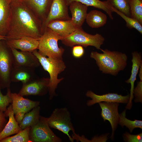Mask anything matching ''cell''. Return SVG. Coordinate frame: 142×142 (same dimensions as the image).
Returning <instances> with one entry per match:
<instances>
[{"instance_id": "cell-1", "label": "cell", "mask_w": 142, "mask_h": 142, "mask_svg": "<svg viewBox=\"0 0 142 142\" xmlns=\"http://www.w3.org/2000/svg\"><path fill=\"white\" fill-rule=\"evenodd\" d=\"M11 9L6 40L25 37L38 40L43 34L42 23L33 11L19 0L12 2Z\"/></svg>"}, {"instance_id": "cell-2", "label": "cell", "mask_w": 142, "mask_h": 142, "mask_svg": "<svg viewBox=\"0 0 142 142\" xmlns=\"http://www.w3.org/2000/svg\"><path fill=\"white\" fill-rule=\"evenodd\" d=\"M101 50L102 53L92 52L90 56L95 60L99 70L103 73L115 76L125 69L127 64L126 54L107 49Z\"/></svg>"}, {"instance_id": "cell-3", "label": "cell", "mask_w": 142, "mask_h": 142, "mask_svg": "<svg viewBox=\"0 0 142 142\" xmlns=\"http://www.w3.org/2000/svg\"><path fill=\"white\" fill-rule=\"evenodd\" d=\"M32 53L37 58L43 69L49 74L48 92L49 99H52L54 97L56 96L55 90L58 84L63 79V78L58 79V75L65 70L66 66L63 58L44 56L37 49L34 50Z\"/></svg>"}, {"instance_id": "cell-4", "label": "cell", "mask_w": 142, "mask_h": 142, "mask_svg": "<svg viewBox=\"0 0 142 142\" xmlns=\"http://www.w3.org/2000/svg\"><path fill=\"white\" fill-rule=\"evenodd\" d=\"M63 38L49 28L47 27L39 39L38 49L42 55L53 58H62L64 49L59 47L58 42Z\"/></svg>"}, {"instance_id": "cell-5", "label": "cell", "mask_w": 142, "mask_h": 142, "mask_svg": "<svg viewBox=\"0 0 142 142\" xmlns=\"http://www.w3.org/2000/svg\"><path fill=\"white\" fill-rule=\"evenodd\" d=\"M61 40L62 44L67 46L73 47L78 45L86 47L90 46L101 50L100 47L103 44L105 38L99 34L94 35L88 34L82 27L77 29L72 34Z\"/></svg>"}, {"instance_id": "cell-6", "label": "cell", "mask_w": 142, "mask_h": 142, "mask_svg": "<svg viewBox=\"0 0 142 142\" xmlns=\"http://www.w3.org/2000/svg\"><path fill=\"white\" fill-rule=\"evenodd\" d=\"M47 122L50 128L61 131L67 136L70 141H74L69 133L71 131L73 133H74L75 130L70 113L67 108L55 109L50 117L47 118Z\"/></svg>"}, {"instance_id": "cell-7", "label": "cell", "mask_w": 142, "mask_h": 142, "mask_svg": "<svg viewBox=\"0 0 142 142\" xmlns=\"http://www.w3.org/2000/svg\"><path fill=\"white\" fill-rule=\"evenodd\" d=\"M13 66V57L10 48L6 41H0V87L9 88Z\"/></svg>"}, {"instance_id": "cell-8", "label": "cell", "mask_w": 142, "mask_h": 142, "mask_svg": "<svg viewBox=\"0 0 142 142\" xmlns=\"http://www.w3.org/2000/svg\"><path fill=\"white\" fill-rule=\"evenodd\" d=\"M29 138L31 142H61L62 139L51 130L47 122V118L40 116L39 121L31 127Z\"/></svg>"}, {"instance_id": "cell-9", "label": "cell", "mask_w": 142, "mask_h": 142, "mask_svg": "<svg viewBox=\"0 0 142 142\" xmlns=\"http://www.w3.org/2000/svg\"><path fill=\"white\" fill-rule=\"evenodd\" d=\"M49 78H35L22 84L18 93L23 97L30 95L42 96L49 91Z\"/></svg>"}, {"instance_id": "cell-10", "label": "cell", "mask_w": 142, "mask_h": 142, "mask_svg": "<svg viewBox=\"0 0 142 142\" xmlns=\"http://www.w3.org/2000/svg\"><path fill=\"white\" fill-rule=\"evenodd\" d=\"M68 6L67 0H52L49 13L42 23L43 33L47 24L51 21L71 19L68 14Z\"/></svg>"}, {"instance_id": "cell-11", "label": "cell", "mask_w": 142, "mask_h": 142, "mask_svg": "<svg viewBox=\"0 0 142 142\" xmlns=\"http://www.w3.org/2000/svg\"><path fill=\"white\" fill-rule=\"evenodd\" d=\"M99 104L102 110L101 117L104 121H108L111 125L112 133L110 138L112 139L119 122V114L118 109L119 103L103 102L99 103Z\"/></svg>"}, {"instance_id": "cell-12", "label": "cell", "mask_w": 142, "mask_h": 142, "mask_svg": "<svg viewBox=\"0 0 142 142\" xmlns=\"http://www.w3.org/2000/svg\"><path fill=\"white\" fill-rule=\"evenodd\" d=\"M10 48L13 56V66H24L36 68L40 65V64L38 58L32 52L19 51L14 48Z\"/></svg>"}, {"instance_id": "cell-13", "label": "cell", "mask_w": 142, "mask_h": 142, "mask_svg": "<svg viewBox=\"0 0 142 142\" xmlns=\"http://www.w3.org/2000/svg\"><path fill=\"white\" fill-rule=\"evenodd\" d=\"M86 95L92 99L87 102V104L88 106L103 102L127 103L130 97L129 94L123 96L115 93H109L101 95H98L91 90L88 91Z\"/></svg>"}, {"instance_id": "cell-14", "label": "cell", "mask_w": 142, "mask_h": 142, "mask_svg": "<svg viewBox=\"0 0 142 142\" xmlns=\"http://www.w3.org/2000/svg\"><path fill=\"white\" fill-rule=\"evenodd\" d=\"M36 15L42 23L49 12L52 0H19Z\"/></svg>"}, {"instance_id": "cell-15", "label": "cell", "mask_w": 142, "mask_h": 142, "mask_svg": "<svg viewBox=\"0 0 142 142\" xmlns=\"http://www.w3.org/2000/svg\"><path fill=\"white\" fill-rule=\"evenodd\" d=\"M12 105L14 114L20 111L27 113L34 107L39 106L40 102L24 98L18 94L11 93Z\"/></svg>"}, {"instance_id": "cell-16", "label": "cell", "mask_w": 142, "mask_h": 142, "mask_svg": "<svg viewBox=\"0 0 142 142\" xmlns=\"http://www.w3.org/2000/svg\"><path fill=\"white\" fill-rule=\"evenodd\" d=\"M5 41L9 47L19 49L23 52H32L34 50L38 49L39 45L38 40L28 37Z\"/></svg>"}, {"instance_id": "cell-17", "label": "cell", "mask_w": 142, "mask_h": 142, "mask_svg": "<svg viewBox=\"0 0 142 142\" xmlns=\"http://www.w3.org/2000/svg\"><path fill=\"white\" fill-rule=\"evenodd\" d=\"M69 6L73 24L77 29L82 28L87 16L88 6L77 1L72 2Z\"/></svg>"}, {"instance_id": "cell-18", "label": "cell", "mask_w": 142, "mask_h": 142, "mask_svg": "<svg viewBox=\"0 0 142 142\" xmlns=\"http://www.w3.org/2000/svg\"><path fill=\"white\" fill-rule=\"evenodd\" d=\"M132 69L131 74L130 78L126 81V83H130V97L126 108L130 109L132 105V100L134 98L133 90L134 89V83L136 80L137 74L139 72L140 66L142 63L141 54V53L135 51L132 53Z\"/></svg>"}, {"instance_id": "cell-19", "label": "cell", "mask_w": 142, "mask_h": 142, "mask_svg": "<svg viewBox=\"0 0 142 142\" xmlns=\"http://www.w3.org/2000/svg\"><path fill=\"white\" fill-rule=\"evenodd\" d=\"M47 27L51 29L63 38L72 34L77 29L71 19L52 20L48 23Z\"/></svg>"}, {"instance_id": "cell-20", "label": "cell", "mask_w": 142, "mask_h": 142, "mask_svg": "<svg viewBox=\"0 0 142 142\" xmlns=\"http://www.w3.org/2000/svg\"><path fill=\"white\" fill-rule=\"evenodd\" d=\"M35 68L13 66L11 75V82H21L25 84L33 79L35 77Z\"/></svg>"}, {"instance_id": "cell-21", "label": "cell", "mask_w": 142, "mask_h": 142, "mask_svg": "<svg viewBox=\"0 0 142 142\" xmlns=\"http://www.w3.org/2000/svg\"><path fill=\"white\" fill-rule=\"evenodd\" d=\"M4 113L6 116L8 117L9 120L0 133V141L10 135L16 134L22 130L16 120L12 104L7 108Z\"/></svg>"}, {"instance_id": "cell-22", "label": "cell", "mask_w": 142, "mask_h": 142, "mask_svg": "<svg viewBox=\"0 0 142 142\" xmlns=\"http://www.w3.org/2000/svg\"><path fill=\"white\" fill-rule=\"evenodd\" d=\"M11 0H0V34L6 36L11 14Z\"/></svg>"}, {"instance_id": "cell-23", "label": "cell", "mask_w": 142, "mask_h": 142, "mask_svg": "<svg viewBox=\"0 0 142 142\" xmlns=\"http://www.w3.org/2000/svg\"><path fill=\"white\" fill-rule=\"evenodd\" d=\"M85 20L88 25L93 28H98L104 26L106 23V15L97 10H92L87 13Z\"/></svg>"}, {"instance_id": "cell-24", "label": "cell", "mask_w": 142, "mask_h": 142, "mask_svg": "<svg viewBox=\"0 0 142 142\" xmlns=\"http://www.w3.org/2000/svg\"><path fill=\"white\" fill-rule=\"evenodd\" d=\"M40 108L38 106L26 113L21 123L19 124L22 130L31 127L39 121L40 115Z\"/></svg>"}, {"instance_id": "cell-25", "label": "cell", "mask_w": 142, "mask_h": 142, "mask_svg": "<svg viewBox=\"0 0 142 142\" xmlns=\"http://www.w3.org/2000/svg\"><path fill=\"white\" fill-rule=\"evenodd\" d=\"M67 1L69 6L72 2L77 1L88 6H91L101 9L106 13L111 19H113L112 15L113 12L111 7L108 4L106 1H103L100 0H67Z\"/></svg>"}, {"instance_id": "cell-26", "label": "cell", "mask_w": 142, "mask_h": 142, "mask_svg": "<svg viewBox=\"0 0 142 142\" xmlns=\"http://www.w3.org/2000/svg\"><path fill=\"white\" fill-rule=\"evenodd\" d=\"M131 17L142 25V0H130Z\"/></svg>"}, {"instance_id": "cell-27", "label": "cell", "mask_w": 142, "mask_h": 142, "mask_svg": "<svg viewBox=\"0 0 142 142\" xmlns=\"http://www.w3.org/2000/svg\"><path fill=\"white\" fill-rule=\"evenodd\" d=\"M118 124L122 127L125 126L129 129L130 133H131L135 128L142 129V121L137 120L133 121L126 118V110L119 114Z\"/></svg>"}, {"instance_id": "cell-28", "label": "cell", "mask_w": 142, "mask_h": 142, "mask_svg": "<svg viewBox=\"0 0 142 142\" xmlns=\"http://www.w3.org/2000/svg\"><path fill=\"white\" fill-rule=\"evenodd\" d=\"M108 4L113 7L126 16L131 17L130 0H107Z\"/></svg>"}, {"instance_id": "cell-29", "label": "cell", "mask_w": 142, "mask_h": 142, "mask_svg": "<svg viewBox=\"0 0 142 142\" xmlns=\"http://www.w3.org/2000/svg\"><path fill=\"white\" fill-rule=\"evenodd\" d=\"M31 127L22 130L13 136L8 137L0 141V142H31L29 138Z\"/></svg>"}, {"instance_id": "cell-30", "label": "cell", "mask_w": 142, "mask_h": 142, "mask_svg": "<svg viewBox=\"0 0 142 142\" xmlns=\"http://www.w3.org/2000/svg\"><path fill=\"white\" fill-rule=\"evenodd\" d=\"M113 12L116 13L121 17L125 21L126 26L130 28H135L141 34H142V26L137 21L131 17H129L115 9L111 7Z\"/></svg>"}, {"instance_id": "cell-31", "label": "cell", "mask_w": 142, "mask_h": 142, "mask_svg": "<svg viewBox=\"0 0 142 142\" xmlns=\"http://www.w3.org/2000/svg\"><path fill=\"white\" fill-rule=\"evenodd\" d=\"M0 87V109L4 112L7 109V106L9 104L12 103L11 92L10 88H8L7 92L6 95L2 93Z\"/></svg>"}, {"instance_id": "cell-32", "label": "cell", "mask_w": 142, "mask_h": 142, "mask_svg": "<svg viewBox=\"0 0 142 142\" xmlns=\"http://www.w3.org/2000/svg\"><path fill=\"white\" fill-rule=\"evenodd\" d=\"M124 141L127 142H141L142 133L136 135H131L128 132L124 134L123 135Z\"/></svg>"}, {"instance_id": "cell-33", "label": "cell", "mask_w": 142, "mask_h": 142, "mask_svg": "<svg viewBox=\"0 0 142 142\" xmlns=\"http://www.w3.org/2000/svg\"><path fill=\"white\" fill-rule=\"evenodd\" d=\"M135 97L134 101L136 102H142V81L137 82L136 87L133 90V94Z\"/></svg>"}, {"instance_id": "cell-34", "label": "cell", "mask_w": 142, "mask_h": 142, "mask_svg": "<svg viewBox=\"0 0 142 142\" xmlns=\"http://www.w3.org/2000/svg\"><path fill=\"white\" fill-rule=\"evenodd\" d=\"M84 53V50L83 47L80 45H74L73 47L72 54L73 57L79 58L82 57Z\"/></svg>"}, {"instance_id": "cell-35", "label": "cell", "mask_w": 142, "mask_h": 142, "mask_svg": "<svg viewBox=\"0 0 142 142\" xmlns=\"http://www.w3.org/2000/svg\"><path fill=\"white\" fill-rule=\"evenodd\" d=\"M6 116L4 112L0 109V133L2 131L7 123Z\"/></svg>"}, {"instance_id": "cell-36", "label": "cell", "mask_w": 142, "mask_h": 142, "mask_svg": "<svg viewBox=\"0 0 142 142\" xmlns=\"http://www.w3.org/2000/svg\"><path fill=\"white\" fill-rule=\"evenodd\" d=\"M26 113L24 111H20L15 114L14 117L16 120L19 124L22 121Z\"/></svg>"}, {"instance_id": "cell-37", "label": "cell", "mask_w": 142, "mask_h": 142, "mask_svg": "<svg viewBox=\"0 0 142 142\" xmlns=\"http://www.w3.org/2000/svg\"><path fill=\"white\" fill-rule=\"evenodd\" d=\"M139 72V76L140 79V80L142 81V63L140 65Z\"/></svg>"}, {"instance_id": "cell-38", "label": "cell", "mask_w": 142, "mask_h": 142, "mask_svg": "<svg viewBox=\"0 0 142 142\" xmlns=\"http://www.w3.org/2000/svg\"><path fill=\"white\" fill-rule=\"evenodd\" d=\"M6 40V36L0 34V41L2 40Z\"/></svg>"}, {"instance_id": "cell-39", "label": "cell", "mask_w": 142, "mask_h": 142, "mask_svg": "<svg viewBox=\"0 0 142 142\" xmlns=\"http://www.w3.org/2000/svg\"><path fill=\"white\" fill-rule=\"evenodd\" d=\"M19 0H11V2H13V1H18Z\"/></svg>"}]
</instances>
